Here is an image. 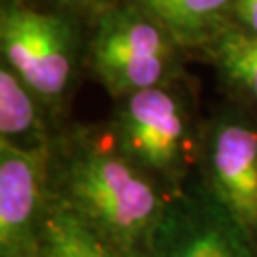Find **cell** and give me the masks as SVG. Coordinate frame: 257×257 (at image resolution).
Here are the masks:
<instances>
[{
	"label": "cell",
	"mask_w": 257,
	"mask_h": 257,
	"mask_svg": "<svg viewBox=\"0 0 257 257\" xmlns=\"http://www.w3.org/2000/svg\"><path fill=\"white\" fill-rule=\"evenodd\" d=\"M50 189L128 257H138L170 194L114 141L78 134L52 149Z\"/></svg>",
	"instance_id": "6da1fadb"
},
{
	"label": "cell",
	"mask_w": 257,
	"mask_h": 257,
	"mask_svg": "<svg viewBox=\"0 0 257 257\" xmlns=\"http://www.w3.org/2000/svg\"><path fill=\"white\" fill-rule=\"evenodd\" d=\"M110 138L122 155L168 193L185 185L189 120L183 101L164 84L122 97Z\"/></svg>",
	"instance_id": "7a4b0ae2"
},
{
	"label": "cell",
	"mask_w": 257,
	"mask_h": 257,
	"mask_svg": "<svg viewBox=\"0 0 257 257\" xmlns=\"http://www.w3.org/2000/svg\"><path fill=\"white\" fill-rule=\"evenodd\" d=\"M174 37L138 4L105 10L92 38V65L112 97L162 86L174 65Z\"/></svg>",
	"instance_id": "3957f363"
},
{
	"label": "cell",
	"mask_w": 257,
	"mask_h": 257,
	"mask_svg": "<svg viewBox=\"0 0 257 257\" xmlns=\"http://www.w3.org/2000/svg\"><path fill=\"white\" fill-rule=\"evenodd\" d=\"M138 257H257V240L194 181L170 194Z\"/></svg>",
	"instance_id": "277c9868"
},
{
	"label": "cell",
	"mask_w": 257,
	"mask_h": 257,
	"mask_svg": "<svg viewBox=\"0 0 257 257\" xmlns=\"http://www.w3.org/2000/svg\"><path fill=\"white\" fill-rule=\"evenodd\" d=\"M2 57L42 101L65 93L74 71V38L67 21L19 4L2 8Z\"/></svg>",
	"instance_id": "5b68a950"
},
{
	"label": "cell",
	"mask_w": 257,
	"mask_h": 257,
	"mask_svg": "<svg viewBox=\"0 0 257 257\" xmlns=\"http://www.w3.org/2000/svg\"><path fill=\"white\" fill-rule=\"evenodd\" d=\"M202 183L257 240V126L242 112H223L200 141Z\"/></svg>",
	"instance_id": "8992f818"
},
{
	"label": "cell",
	"mask_w": 257,
	"mask_h": 257,
	"mask_svg": "<svg viewBox=\"0 0 257 257\" xmlns=\"http://www.w3.org/2000/svg\"><path fill=\"white\" fill-rule=\"evenodd\" d=\"M52 147L23 149L0 139V257L38 251L50 202Z\"/></svg>",
	"instance_id": "52a82bcc"
},
{
	"label": "cell",
	"mask_w": 257,
	"mask_h": 257,
	"mask_svg": "<svg viewBox=\"0 0 257 257\" xmlns=\"http://www.w3.org/2000/svg\"><path fill=\"white\" fill-rule=\"evenodd\" d=\"M40 246L46 257H128L54 191L42 221Z\"/></svg>",
	"instance_id": "ba28073f"
},
{
	"label": "cell",
	"mask_w": 257,
	"mask_h": 257,
	"mask_svg": "<svg viewBox=\"0 0 257 257\" xmlns=\"http://www.w3.org/2000/svg\"><path fill=\"white\" fill-rule=\"evenodd\" d=\"M179 44H206L227 27L234 0H136Z\"/></svg>",
	"instance_id": "9c48e42d"
},
{
	"label": "cell",
	"mask_w": 257,
	"mask_h": 257,
	"mask_svg": "<svg viewBox=\"0 0 257 257\" xmlns=\"http://www.w3.org/2000/svg\"><path fill=\"white\" fill-rule=\"evenodd\" d=\"M0 139L23 149L50 147L38 114V97L4 61L0 67Z\"/></svg>",
	"instance_id": "30bf717a"
},
{
	"label": "cell",
	"mask_w": 257,
	"mask_h": 257,
	"mask_svg": "<svg viewBox=\"0 0 257 257\" xmlns=\"http://www.w3.org/2000/svg\"><path fill=\"white\" fill-rule=\"evenodd\" d=\"M215 63L230 82L257 105V37L244 27H227L208 42Z\"/></svg>",
	"instance_id": "8fae6325"
},
{
	"label": "cell",
	"mask_w": 257,
	"mask_h": 257,
	"mask_svg": "<svg viewBox=\"0 0 257 257\" xmlns=\"http://www.w3.org/2000/svg\"><path fill=\"white\" fill-rule=\"evenodd\" d=\"M234 16L240 27L257 37V0H234Z\"/></svg>",
	"instance_id": "7c38bea8"
},
{
	"label": "cell",
	"mask_w": 257,
	"mask_h": 257,
	"mask_svg": "<svg viewBox=\"0 0 257 257\" xmlns=\"http://www.w3.org/2000/svg\"><path fill=\"white\" fill-rule=\"evenodd\" d=\"M57 2H61L65 6H90L97 0H57Z\"/></svg>",
	"instance_id": "4fadbf2b"
},
{
	"label": "cell",
	"mask_w": 257,
	"mask_h": 257,
	"mask_svg": "<svg viewBox=\"0 0 257 257\" xmlns=\"http://www.w3.org/2000/svg\"><path fill=\"white\" fill-rule=\"evenodd\" d=\"M19 257H46V255H44V251H42V248H40L38 251H33V253H27V255H19Z\"/></svg>",
	"instance_id": "5bb4252c"
}]
</instances>
